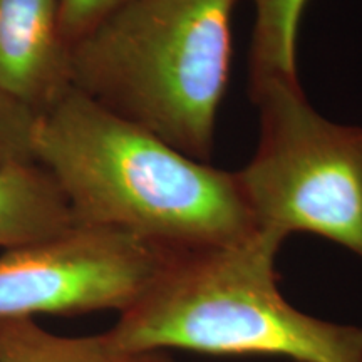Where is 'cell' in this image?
<instances>
[{
  "mask_svg": "<svg viewBox=\"0 0 362 362\" xmlns=\"http://www.w3.org/2000/svg\"><path fill=\"white\" fill-rule=\"evenodd\" d=\"M34 151L78 225L175 250L228 245L257 230L235 173L183 155L74 86L39 115Z\"/></svg>",
  "mask_w": 362,
  "mask_h": 362,
  "instance_id": "obj_1",
  "label": "cell"
},
{
  "mask_svg": "<svg viewBox=\"0 0 362 362\" xmlns=\"http://www.w3.org/2000/svg\"><path fill=\"white\" fill-rule=\"evenodd\" d=\"M284 237L255 230L228 245L181 250L107 330L126 352L282 356L362 362V329L307 315L279 291Z\"/></svg>",
  "mask_w": 362,
  "mask_h": 362,
  "instance_id": "obj_2",
  "label": "cell"
},
{
  "mask_svg": "<svg viewBox=\"0 0 362 362\" xmlns=\"http://www.w3.org/2000/svg\"><path fill=\"white\" fill-rule=\"evenodd\" d=\"M235 0H133L71 49L72 86L208 161L232 67Z\"/></svg>",
  "mask_w": 362,
  "mask_h": 362,
  "instance_id": "obj_3",
  "label": "cell"
},
{
  "mask_svg": "<svg viewBox=\"0 0 362 362\" xmlns=\"http://www.w3.org/2000/svg\"><path fill=\"white\" fill-rule=\"evenodd\" d=\"M250 94L259 146L235 178L255 228L314 233L362 260V128L317 112L298 78L250 81Z\"/></svg>",
  "mask_w": 362,
  "mask_h": 362,
  "instance_id": "obj_4",
  "label": "cell"
},
{
  "mask_svg": "<svg viewBox=\"0 0 362 362\" xmlns=\"http://www.w3.org/2000/svg\"><path fill=\"white\" fill-rule=\"evenodd\" d=\"M181 250L119 230L74 223L0 253V317L123 312Z\"/></svg>",
  "mask_w": 362,
  "mask_h": 362,
  "instance_id": "obj_5",
  "label": "cell"
},
{
  "mask_svg": "<svg viewBox=\"0 0 362 362\" xmlns=\"http://www.w3.org/2000/svg\"><path fill=\"white\" fill-rule=\"evenodd\" d=\"M71 88L59 0H0V90L42 115Z\"/></svg>",
  "mask_w": 362,
  "mask_h": 362,
  "instance_id": "obj_6",
  "label": "cell"
},
{
  "mask_svg": "<svg viewBox=\"0 0 362 362\" xmlns=\"http://www.w3.org/2000/svg\"><path fill=\"white\" fill-rule=\"evenodd\" d=\"M74 225L61 188L39 163L0 171V248L21 247Z\"/></svg>",
  "mask_w": 362,
  "mask_h": 362,
  "instance_id": "obj_7",
  "label": "cell"
},
{
  "mask_svg": "<svg viewBox=\"0 0 362 362\" xmlns=\"http://www.w3.org/2000/svg\"><path fill=\"white\" fill-rule=\"evenodd\" d=\"M0 362H170L165 352H126L107 332L62 337L33 317H0Z\"/></svg>",
  "mask_w": 362,
  "mask_h": 362,
  "instance_id": "obj_8",
  "label": "cell"
},
{
  "mask_svg": "<svg viewBox=\"0 0 362 362\" xmlns=\"http://www.w3.org/2000/svg\"><path fill=\"white\" fill-rule=\"evenodd\" d=\"M253 25L250 51V81L298 78L297 40L302 12L307 0H253Z\"/></svg>",
  "mask_w": 362,
  "mask_h": 362,
  "instance_id": "obj_9",
  "label": "cell"
},
{
  "mask_svg": "<svg viewBox=\"0 0 362 362\" xmlns=\"http://www.w3.org/2000/svg\"><path fill=\"white\" fill-rule=\"evenodd\" d=\"M39 115L0 90V171L35 161L34 138Z\"/></svg>",
  "mask_w": 362,
  "mask_h": 362,
  "instance_id": "obj_10",
  "label": "cell"
},
{
  "mask_svg": "<svg viewBox=\"0 0 362 362\" xmlns=\"http://www.w3.org/2000/svg\"><path fill=\"white\" fill-rule=\"evenodd\" d=\"M133 0H59L61 35L72 49L94 27Z\"/></svg>",
  "mask_w": 362,
  "mask_h": 362,
  "instance_id": "obj_11",
  "label": "cell"
}]
</instances>
